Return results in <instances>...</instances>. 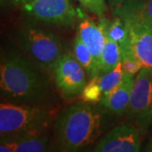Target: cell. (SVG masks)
<instances>
[{"label":"cell","mask_w":152,"mask_h":152,"mask_svg":"<svg viewBox=\"0 0 152 152\" xmlns=\"http://www.w3.org/2000/svg\"><path fill=\"white\" fill-rule=\"evenodd\" d=\"M126 117L146 134L152 124V69L142 68L135 75Z\"/></svg>","instance_id":"cell-5"},{"label":"cell","mask_w":152,"mask_h":152,"mask_svg":"<svg viewBox=\"0 0 152 152\" xmlns=\"http://www.w3.org/2000/svg\"><path fill=\"white\" fill-rule=\"evenodd\" d=\"M120 49L123 73L129 75L135 76L142 69V66L131 48L130 39L128 42L120 45Z\"/></svg>","instance_id":"cell-17"},{"label":"cell","mask_w":152,"mask_h":152,"mask_svg":"<svg viewBox=\"0 0 152 152\" xmlns=\"http://www.w3.org/2000/svg\"><path fill=\"white\" fill-rule=\"evenodd\" d=\"M101 21L96 24L90 19L83 20L78 29V35L81 41L90 49L100 69V61L105 45V26L107 20L100 18Z\"/></svg>","instance_id":"cell-11"},{"label":"cell","mask_w":152,"mask_h":152,"mask_svg":"<svg viewBox=\"0 0 152 152\" xmlns=\"http://www.w3.org/2000/svg\"><path fill=\"white\" fill-rule=\"evenodd\" d=\"M54 142L58 151H78L91 145L102 134V114L86 102L70 105L56 118Z\"/></svg>","instance_id":"cell-2"},{"label":"cell","mask_w":152,"mask_h":152,"mask_svg":"<svg viewBox=\"0 0 152 152\" xmlns=\"http://www.w3.org/2000/svg\"><path fill=\"white\" fill-rule=\"evenodd\" d=\"M135 76L123 73V79L118 86L114 89L108 97L101 102L102 105L111 113L118 116L124 114L129 103Z\"/></svg>","instance_id":"cell-12"},{"label":"cell","mask_w":152,"mask_h":152,"mask_svg":"<svg viewBox=\"0 0 152 152\" xmlns=\"http://www.w3.org/2000/svg\"><path fill=\"white\" fill-rule=\"evenodd\" d=\"M145 0H107L113 11L124 7H140Z\"/></svg>","instance_id":"cell-21"},{"label":"cell","mask_w":152,"mask_h":152,"mask_svg":"<svg viewBox=\"0 0 152 152\" xmlns=\"http://www.w3.org/2000/svg\"><path fill=\"white\" fill-rule=\"evenodd\" d=\"M50 149L48 130L0 139L1 152H43Z\"/></svg>","instance_id":"cell-10"},{"label":"cell","mask_w":152,"mask_h":152,"mask_svg":"<svg viewBox=\"0 0 152 152\" xmlns=\"http://www.w3.org/2000/svg\"><path fill=\"white\" fill-rule=\"evenodd\" d=\"M144 151L146 152H152V138H151V139L148 140L146 145L145 146Z\"/></svg>","instance_id":"cell-22"},{"label":"cell","mask_w":152,"mask_h":152,"mask_svg":"<svg viewBox=\"0 0 152 152\" xmlns=\"http://www.w3.org/2000/svg\"><path fill=\"white\" fill-rule=\"evenodd\" d=\"M21 7L29 20L45 26H72L78 17L69 0H30Z\"/></svg>","instance_id":"cell-6"},{"label":"cell","mask_w":152,"mask_h":152,"mask_svg":"<svg viewBox=\"0 0 152 152\" xmlns=\"http://www.w3.org/2000/svg\"><path fill=\"white\" fill-rule=\"evenodd\" d=\"M86 10L96 15L99 18H102L107 12L106 0H76Z\"/></svg>","instance_id":"cell-20"},{"label":"cell","mask_w":152,"mask_h":152,"mask_svg":"<svg viewBox=\"0 0 152 152\" xmlns=\"http://www.w3.org/2000/svg\"><path fill=\"white\" fill-rule=\"evenodd\" d=\"M16 42L34 63L49 74L66 53L58 36L33 25H25L18 30Z\"/></svg>","instance_id":"cell-4"},{"label":"cell","mask_w":152,"mask_h":152,"mask_svg":"<svg viewBox=\"0 0 152 152\" xmlns=\"http://www.w3.org/2000/svg\"><path fill=\"white\" fill-rule=\"evenodd\" d=\"M121 12H129L133 14L139 20L152 28V0H145L140 9H123L115 11L114 15Z\"/></svg>","instance_id":"cell-19"},{"label":"cell","mask_w":152,"mask_h":152,"mask_svg":"<svg viewBox=\"0 0 152 152\" xmlns=\"http://www.w3.org/2000/svg\"><path fill=\"white\" fill-rule=\"evenodd\" d=\"M121 61L120 46L105 32V45L100 61V75L107 74L116 68Z\"/></svg>","instance_id":"cell-14"},{"label":"cell","mask_w":152,"mask_h":152,"mask_svg":"<svg viewBox=\"0 0 152 152\" xmlns=\"http://www.w3.org/2000/svg\"><path fill=\"white\" fill-rule=\"evenodd\" d=\"M102 88L100 86V76L98 75L86 83L85 88L83 89L80 97L83 102L90 103L101 102L102 100Z\"/></svg>","instance_id":"cell-18"},{"label":"cell","mask_w":152,"mask_h":152,"mask_svg":"<svg viewBox=\"0 0 152 152\" xmlns=\"http://www.w3.org/2000/svg\"><path fill=\"white\" fill-rule=\"evenodd\" d=\"M73 53L77 61L86 71L89 80L100 75V69L97 63L96 62L90 49L82 42L78 34L74 40Z\"/></svg>","instance_id":"cell-13"},{"label":"cell","mask_w":152,"mask_h":152,"mask_svg":"<svg viewBox=\"0 0 152 152\" xmlns=\"http://www.w3.org/2000/svg\"><path fill=\"white\" fill-rule=\"evenodd\" d=\"M115 15L121 17L126 23L131 48L142 68L152 69V28L129 12H121Z\"/></svg>","instance_id":"cell-9"},{"label":"cell","mask_w":152,"mask_h":152,"mask_svg":"<svg viewBox=\"0 0 152 152\" xmlns=\"http://www.w3.org/2000/svg\"><path fill=\"white\" fill-rule=\"evenodd\" d=\"M14 3H15V4H20L22 5L23 4H25V3H26L28 1H30V0H12Z\"/></svg>","instance_id":"cell-23"},{"label":"cell","mask_w":152,"mask_h":152,"mask_svg":"<svg viewBox=\"0 0 152 152\" xmlns=\"http://www.w3.org/2000/svg\"><path fill=\"white\" fill-rule=\"evenodd\" d=\"M141 149V133L132 123L116 126L98 141L94 152H138Z\"/></svg>","instance_id":"cell-8"},{"label":"cell","mask_w":152,"mask_h":152,"mask_svg":"<svg viewBox=\"0 0 152 152\" xmlns=\"http://www.w3.org/2000/svg\"><path fill=\"white\" fill-rule=\"evenodd\" d=\"M151 132H152V124H151Z\"/></svg>","instance_id":"cell-24"},{"label":"cell","mask_w":152,"mask_h":152,"mask_svg":"<svg viewBox=\"0 0 152 152\" xmlns=\"http://www.w3.org/2000/svg\"><path fill=\"white\" fill-rule=\"evenodd\" d=\"M51 75L57 90L67 100L80 96L87 83L86 71L70 51L64 54Z\"/></svg>","instance_id":"cell-7"},{"label":"cell","mask_w":152,"mask_h":152,"mask_svg":"<svg viewBox=\"0 0 152 152\" xmlns=\"http://www.w3.org/2000/svg\"><path fill=\"white\" fill-rule=\"evenodd\" d=\"M46 71L23 56L10 50L2 53L0 91L4 102L31 106H52L53 86Z\"/></svg>","instance_id":"cell-1"},{"label":"cell","mask_w":152,"mask_h":152,"mask_svg":"<svg viewBox=\"0 0 152 152\" xmlns=\"http://www.w3.org/2000/svg\"><path fill=\"white\" fill-rule=\"evenodd\" d=\"M99 76H100V86L102 92L101 102H102L108 97V96L112 93V91L118 86L120 82L122 81L123 68H122L121 61L113 70H111L107 74L99 75Z\"/></svg>","instance_id":"cell-16"},{"label":"cell","mask_w":152,"mask_h":152,"mask_svg":"<svg viewBox=\"0 0 152 152\" xmlns=\"http://www.w3.org/2000/svg\"><path fill=\"white\" fill-rule=\"evenodd\" d=\"M54 120L52 106H31L2 102L0 139L49 130Z\"/></svg>","instance_id":"cell-3"},{"label":"cell","mask_w":152,"mask_h":152,"mask_svg":"<svg viewBox=\"0 0 152 152\" xmlns=\"http://www.w3.org/2000/svg\"><path fill=\"white\" fill-rule=\"evenodd\" d=\"M105 32L118 45H123L129 41V29L125 21L119 16L115 15L112 22H106Z\"/></svg>","instance_id":"cell-15"}]
</instances>
